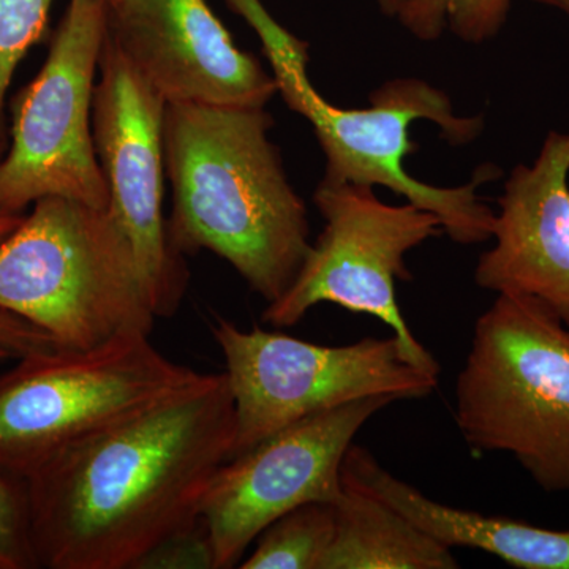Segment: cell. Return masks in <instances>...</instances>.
Masks as SVG:
<instances>
[{"label": "cell", "mask_w": 569, "mask_h": 569, "mask_svg": "<svg viewBox=\"0 0 569 569\" xmlns=\"http://www.w3.org/2000/svg\"><path fill=\"white\" fill-rule=\"evenodd\" d=\"M234 397L227 373L63 449L28 485L39 568L133 569L200 518L209 482L230 458Z\"/></svg>", "instance_id": "cell-1"}, {"label": "cell", "mask_w": 569, "mask_h": 569, "mask_svg": "<svg viewBox=\"0 0 569 569\" xmlns=\"http://www.w3.org/2000/svg\"><path fill=\"white\" fill-rule=\"evenodd\" d=\"M272 126L264 107L167 103L163 116L171 246L219 254L268 305L312 249L309 213L269 138Z\"/></svg>", "instance_id": "cell-2"}, {"label": "cell", "mask_w": 569, "mask_h": 569, "mask_svg": "<svg viewBox=\"0 0 569 569\" xmlns=\"http://www.w3.org/2000/svg\"><path fill=\"white\" fill-rule=\"evenodd\" d=\"M260 37L277 82V92L290 110L312 126L326 157L323 181L387 187L408 203L438 216L445 234L462 246L492 239L496 212L478 189L496 181L500 168L485 164L470 182L459 187L429 186L408 174L406 160L418 151L411 141L415 121H430L449 144L463 146L485 130L481 116L455 112L443 91L417 78L385 82L366 108H340L313 88L307 74L306 41L287 31L269 14L261 0H224Z\"/></svg>", "instance_id": "cell-3"}, {"label": "cell", "mask_w": 569, "mask_h": 569, "mask_svg": "<svg viewBox=\"0 0 569 569\" xmlns=\"http://www.w3.org/2000/svg\"><path fill=\"white\" fill-rule=\"evenodd\" d=\"M0 309L62 350L151 335L157 318L133 247L111 212L61 197L33 203L0 244Z\"/></svg>", "instance_id": "cell-4"}, {"label": "cell", "mask_w": 569, "mask_h": 569, "mask_svg": "<svg viewBox=\"0 0 569 569\" xmlns=\"http://www.w3.org/2000/svg\"><path fill=\"white\" fill-rule=\"evenodd\" d=\"M455 395L468 447L507 452L546 492H569V328L545 302L498 293Z\"/></svg>", "instance_id": "cell-5"}, {"label": "cell", "mask_w": 569, "mask_h": 569, "mask_svg": "<svg viewBox=\"0 0 569 569\" xmlns=\"http://www.w3.org/2000/svg\"><path fill=\"white\" fill-rule=\"evenodd\" d=\"M149 336L127 332L91 350L26 356L0 376V470L29 478L63 449L203 380Z\"/></svg>", "instance_id": "cell-6"}, {"label": "cell", "mask_w": 569, "mask_h": 569, "mask_svg": "<svg viewBox=\"0 0 569 569\" xmlns=\"http://www.w3.org/2000/svg\"><path fill=\"white\" fill-rule=\"evenodd\" d=\"M212 336L234 397V438L228 460L329 408L372 396L425 399L438 385V377L408 361L395 335L328 347L260 328L244 331L217 318Z\"/></svg>", "instance_id": "cell-7"}, {"label": "cell", "mask_w": 569, "mask_h": 569, "mask_svg": "<svg viewBox=\"0 0 569 569\" xmlns=\"http://www.w3.org/2000/svg\"><path fill=\"white\" fill-rule=\"evenodd\" d=\"M107 36V3L70 0L40 73L11 107V144L0 157V213L21 216L47 197L110 208L92 132L93 91Z\"/></svg>", "instance_id": "cell-8"}, {"label": "cell", "mask_w": 569, "mask_h": 569, "mask_svg": "<svg viewBox=\"0 0 569 569\" xmlns=\"http://www.w3.org/2000/svg\"><path fill=\"white\" fill-rule=\"evenodd\" d=\"M313 203L325 219L293 283L266 307L263 320L276 328L298 325L321 302L383 321L402 343L408 361L440 376L436 356L413 336L397 305L396 282L411 280L407 253L445 234L438 216L418 206H391L373 187L321 181Z\"/></svg>", "instance_id": "cell-9"}, {"label": "cell", "mask_w": 569, "mask_h": 569, "mask_svg": "<svg viewBox=\"0 0 569 569\" xmlns=\"http://www.w3.org/2000/svg\"><path fill=\"white\" fill-rule=\"evenodd\" d=\"M395 402L396 397L372 396L329 408L222 463L200 508L217 569L236 567L261 531L291 509L336 503L343 493L342 463L356 433Z\"/></svg>", "instance_id": "cell-10"}, {"label": "cell", "mask_w": 569, "mask_h": 569, "mask_svg": "<svg viewBox=\"0 0 569 569\" xmlns=\"http://www.w3.org/2000/svg\"><path fill=\"white\" fill-rule=\"evenodd\" d=\"M93 91L92 132L110 189L108 211L129 238L156 317H171L187 287L182 254L163 216V116L167 102L110 36Z\"/></svg>", "instance_id": "cell-11"}, {"label": "cell", "mask_w": 569, "mask_h": 569, "mask_svg": "<svg viewBox=\"0 0 569 569\" xmlns=\"http://www.w3.org/2000/svg\"><path fill=\"white\" fill-rule=\"evenodd\" d=\"M108 36L167 103L266 107L277 93L272 71L236 47L208 0H119Z\"/></svg>", "instance_id": "cell-12"}, {"label": "cell", "mask_w": 569, "mask_h": 569, "mask_svg": "<svg viewBox=\"0 0 569 569\" xmlns=\"http://www.w3.org/2000/svg\"><path fill=\"white\" fill-rule=\"evenodd\" d=\"M492 238L478 287L537 298L569 328V133L549 132L535 162L508 176Z\"/></svg>", "instance_id": "cell-13"}, {"label": "cell", "mask_w": 569, "mask_h": 569, "mask_svg": "<svg viewBox=\"0 0 569 569\" xmlns=\"http://www.w3.org/2000/svg\"><path fill=\"white\" fill-rule=\"evenodd\" d=\"M342 481L372 493L449 549L492 553L520 569H569V529L448 507L389 473L370 451L351 445L342 463Z\"/></svg>", "instance_id": "cell-14"}, {"label": "cell", "mask_w": 569, "mask_h": 569, "mask_svg": "<svg viewBox=\"0 0 569 569\" xmlns=\"http://www.w3.org/2000/svg\"><path fill=\"white\" fill-rule=\"evenodd\" d=\"M335 507V537L318 569L459 568L452 549L366 490L343 482Z\"/></svg>", "instance_id": "cell-15"}, {"label": "cell", "mask_w": 569, "mask_h": 569, "mask_svg": "<svg viewBox=\"0 0 569 569\" xmlns=\"http://www.w3.org/2000/svg\"><path fill=\"white\" fill-rule=\"evenodd\" d=\"M336 530L335 503H306L269 523L242 569H318Z\"/></svg>", "instance_id": "cell-16"}, {"label": "cell", "mask_w": 569, "mask_h": 569, "mask_svg": "<svg viewBox=\"0 0 569 569\" xmlns=\"http://www.w3.org/2000/svg\"><path fill=\"white\" fill-rule=\"evenodd\" d=\"M512 0H406L397 20L422 41H436L445 32L470 44L493 39L503 28Z\"/></svg>", "instance_id": "cell-17"}, {"label": "cell", "mask_w": 569, "mask_h": 569, "mask_svg": "<svg viewBox=\"0 0 569 569\" xmlns=\"http://www.w3.org/2000/svg\"><path fill=\"white\" fill-rule=\"evenodd\" d=\"M54 0H0V148L9 146L7 93L14 71L43 39Z\"/></svg>", "instance_id": "cell-18"}, {"label": "cell", "mask_w": 569, "mask_h": 569, "mask_svg": "<svg viewBox=\"0 0 569 569\" xmlns=\"http://www.w3.org/2000/svg\"><path fill=\"white\" fill-rule=\"evenodd\" d=\"M39 568L26 479L0 470V569Z\"/></svg>", "instance_id": "cell-19"}, {"label": "cell", "mask_w": 569, "mask_h": 569, "mask_svg": "<svg viewBox=\"0 0 569 569\" xmlns=\"http://www.w3.org/2000/svg\"><path fill=\"white\" fill-rule=\"evenodd\" d=\"M133 569H217L211 533L203 518L157 542Z\"/></svg>", "instance_id": "cell-20"}, {"label": "cell", "mask_w": 569, "mask_h": 569, "mask_svg": "<svg viewBox=\"0 0 569 569\" xmlns=\"http://www.w3.org/2000/svg\"><path fill=\"white\" fill-rule=\"evenodd\" d=\"M0 348L18 359L62 350L47 332L2 309H0Z\"/></svg>", "instance_id": "cell-21"}, {"label": "cell", "mask_w": 569, "mask_h": 569, "mask_svg": "<svg viewBox=\"0 0 569 569\" xmlns=\"http://www.w3.org/2000/svg\"><path fill=\"white\" fill-rule=\"evenodd\" d=\"M6 151L7 149L0 148V157H2ZM22 219H24L22 216H6V213H0V244L20 227Z\"/></svg>", "instance_id": "cell-22"}, {"label": "cell", "mask_w": 569, "mask_h": 569, "mask_svg": "<svg viewBox=\"0 0 569 569\" xmlns=\"http://www.w3.org/2000/svg\"><path fill=\"white\" fill-rule=\"evenodd\" d=\"M378 7L383 11L387 17L396 18L399 13L400 7L403 6L406 0H377Z\"/></svg>", "instance_id": "cell-23"}, {"label": "cell", "mask_w": 569, "mask_h": 569, "mask_svg": "<svg viewBox=\"0 0 569 569\" xmlns=\"http://www.w3.org/2000/svg\"><path fill=\"white\" fill-rule=\"evenodd\" d=\"M531 2L541 3V6L552 7V9H557L563 11L569 17V0H531Z\"/></svg>", "instance_id": "cell-24"}, {"label": "cell", "mask_w": 569, "mask_h": 569, "mask_svg": "<svg viewBox=\"0 0 569 569\" xmlns=\"http://www.w3.org/2000/svg\"><path fill=\"white\" fill-rule=\"evenodd\" d=\"M10 358H13V356H11L9 351L2 350V348H0V362L7 361V359Z\"/></svg>", "instance_id": "cell-25"}, {"label": "cell", "mask_w": 569, "mask_h": 569, "mask_svg": "<svg viewBox=\"0 0 569 569\" xmlns=\"http://www.w3.org/2000/svg\"><path fill=\"white\" fill-rule=\"evenodd\" d=\"M100 2L107 3L108 7L114 6L119 0H100Z\"/></svg>", "instance_id": "cell-26"}]
</instances>
